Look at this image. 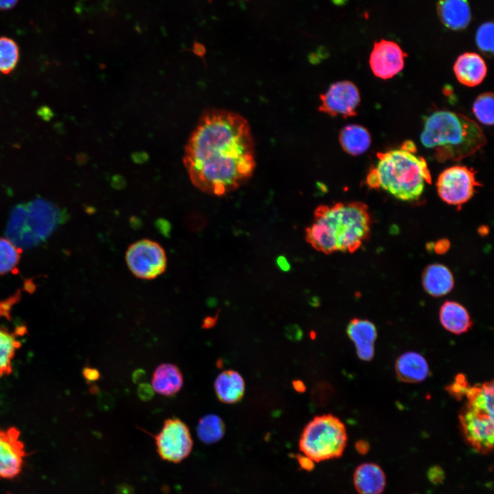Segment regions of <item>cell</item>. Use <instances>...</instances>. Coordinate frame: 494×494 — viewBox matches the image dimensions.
<instances>
[{
    "label": "cell",
    "instance_id": "cell-1",
    "mask_svg": "<svg viewBox=\"0 0 494 494\" xmlns=\"http://www.w3.org/2000/svg\"><path fill=\"white\" fill-rule=\"evenodd\" d=\"M183 161L191 183L201 191L222 196L237 189L256 167L248 121L233 111L205 112L187 140Z\"/></svg>",
    "mask_w": 494,
    "mask_h": 494
},
{
    "label": "cell",
    "instance_id": "cell-2",
    "mask_svg": "<svg viewBox=\"0 0 494 494\" xmlns=\"http://www.w3.org/2000/svg\"><path fill=\"white\" fill-rule=\"evenodd\" d=\"M370 226V215L363 202L320 205L314 211L305 238L314 249L325 254L354 252L367 239Z\"/></svg>",
    "mask_w": 494,
    "mask_h": 494
},
{
    "label": "cell",
    "instance_id": "cell-3",
    "mask_svg": "<svg viewBox=\"0 0 494 494\" xmlns=\"http://www.w3.org/2000/svg\"><path fill=\"white\" fill-rule=\"evenodd\" d=\"M377 162L366 182L373 189H382L402 201L417 200L432 176L425 159L416 154L412 141L397 149L377 153Z\"/></svg>",
    "mask_w": 494,
    "mask_h": 494
},
{
    "label": "cell",
    "instance_id": "cell-4",
    "mask_svg": "<svg viewBox=\"0 0 494 494\" xmlns=\"http://www.w3.org/2000/svg\"><path fill=\"white\" fill-rule=\"evenodd\" d=\"M420 140L441 163L460 161L486 143L483 130L475 121L447 110L435 111L426 119Z\"/></svg>",
    "mask_w": 494,
    "mask_h": 494
},
{
    "label": "cell",
    "instance_id": "cell-5",
    "mask_svg": "<svg viewBox=\"0 0 494 494\" xmlns=\"http://www.w3.org/2000/svg\"><path fill=\"white\" fill-rule=\"evenodd\" d=\"M493 382L471 386L459 414L461 430L467 443L476 452L486 454L493 449Z\"/></svg>",
    "mask_w": 494,
    "mask_h": 494
},
{
    "label": "cell",
    "instance_id": "cell-6",
    "mask_svg": "<svg viewBox=\"0 0 494 494\" xmlns=\"http://www.w3.org/2000/svg\"><path fill=\"white\" fill-rule=\"evenodd\" d=\"M58 208L44 200L17 206L6 228L8 239L19 248L30 247L45 239L60 224Z\"/></svg>",
    "mask_w": 494,
    "mask_h": 494
},
{
    "label": "cell",
    "instance_id": "cell-7",
    "mask_svg": "<svg viewBox=\"0 0 494 494\" xmlns=\"http://www.w3.org/2000/svg\"><path fill=\"white\" fill-rule=\"evenodd\" d=\"M344 424L336 416L327 414L315 416L305 427L299 439L303 454L314 462L342 456L347 443Z\"/></svg>",
    "mask_w": 494,
    "mask_h": 494
},
{
    "label": "cell",
    "instance_id": "cell-8",
    "mask_svg": "<svg viewBox=\"0 0 494 494\" xmlns=\"http://www.w3.org/2000/svg\"><path fill=\"white\" fill-rule=\"evenodd\" d=\"M125 258L130 271L140 279H154L162 274L167 267L164 248L149 239H142L130 244Z\"/></svg>",
    "mask_w": 494,
    "mask_h": 494
},
{
    "label": "cell",
    "instance_id": "cell-9",
    "mask_svg": "<svg viewBox=\"0 0 494 494\" xmlns=\"http://www.w3.org/2000/svg\"><path fill=\"white\" fill-rule=\"evenodd\" d=\"M475 172L465 166L456 165L442 172L436 180L439 197L446 203L461 207L467 202L481 185L475 179Z\"/></svg>",
    "mask_w": 494,
    "mask_h": 494
},
{
    "label": "cell",
    "instance_id": "cell-10",
    "mask_svg": "<svg viewBox=\"0 0 494 494\" xmlns=\"http://www.w3.org/2000/svg\"><path fill=\"white\" fill-rule=\"evenodd\" d=\"M160 457L178 463L191 452L193 442L188 426L177 417L166 419L157 434L154 436Z\"/></svg>",
    "mask_w": 494,
    "mask_h": 494
},
{
    "label": "cell",
    "instance_id": "cell-11",
    "mask_svg": "<svg viewBox=\"0 0 494 494\" xmlns=\"http://www.w3.org/2000/svg\"><path fill=\"white\" fill-rule=\"evenodd\" d=\"M318 110L331 116L344 118L357 115L360 95L357 87L350 81H339L332 84L327 91L320 95Z\"/></svg>",
    "mask_w": 494,
    "mask_h": 494
},
{
    "label": "cell",
    "instance_id": "cell-12",
    "mask_svg": "<svg viewBox=\"0 0 494 494\" xmlns=\"http://www.w3.org/2000/svg\"><path fill=\"white\" fill-rule=\"evenodd\" d=\"M407 54L395 41H375L370 54L369 64L373 74L381 79L393 78L404 67Z\"/></svg>",
    "mask_w": 494,
    "mask_h": 494
},
{
    "label": "cell",
    "instance_id": "cell-13",
    "mask_svg": "<svg viewBox=\"0 0 494 494\" xmlns=\"http://www.w3.org/2000/svg\"><path fill=\"white\" fill-rule=\"evenodd\" d=\"M19 436L15 427L0 430V478L13 479L21 472L27 453Z\"/></svg>",
    "mask_w": 494,
    "mask_h": 494
},
{
    "label": "cell",
    "instance_id": "cell-14",
    "mask_svg": "<svg viewBox=\"0 0 494 494\" xmlns=\"http://www.w3.org/2000/svg\"><path fill=\"white\" fill-rule=\"evenodd\" d=\"M346 333L355 344L358 357L364 361L370 360L374 356L377 335L375 325L366 319L353 318L347 326Z\"/></svg>",
    "mask_w": 494,
    "mask_h": 494
},
{
    "label": "cell",
    "instance_id": "cell-15",
    "mask_svg": "<svg viewBox=\"0 0 494 494\" xmlns=\"http://www.w3.org/2000/svg\"><path fill=\"white\" fill-rule=\"evenodd\" d=\"M454 71L460 83L473 87L484 80L487 67L480 55L474 52H465L457 58L454 64Z\"/></svg>",
    "mask_w": 494,
    "mask_h": 494
},
{
    "label": "cell",
    "instance_id": "cell-16",
    "mask_svg": "<svg viewBox=\"0 0 494 494\" xmlns=\"http://www.w3.org/2000/svg\"><path fill=\"white\" fill-rule=\"evenodd\" d=\"M436 10L441 23L451 30H462L471 21V11L467 0H438Z\"/></svg>",
    "mask_w": 494,
    "mask_h": 494
},
{
    "label": "cell",
    "instance_id": "cell-17",
    "mask_svg": "<svg viewBox=\"0 0 494 494\" xmlns=\"http://www.w3.org/2000/svg\"><path fill=\"white\" fill-rule=\"evenodd\" d=\"M353 484L359 494H381L386 484V475L378 464L365 462L355 469Z\"/></svg>",
    "mask_w": 494,
    "mask_h": 494
},
{
    "label": "cell",
    "instance_id": "cell-18",
    "mask_svg": "<svg viewBox=\"0 0 494 494\" xmlns=\"http://www.w3.org/2000/svg\"><path fill=\"white\" fill-rule=\"evenodd\" d=\"M395 372L399 379L406 383L421 382L430 374L426 360L414 351L405 352L399 357L395 364Z\"/></svg>",
    "mask_w": 494,
    "mask_h": 494
},
{
    "label": "cell",
    "instance_id": "cell-19",
    "mask_svg": "<svg viewBox=\"0 0 494 494\" xmlns=\"http://www.w3.org/2000/svg\"><path fill=\"white\" fill-rule=\"evenodd\" d=\"M151 385L158 394L171 397L178 393L183 386V376L179 368L172 363H163L153 372Z\"/></svg>",
    "mask_w": 494,
    "mask_h": 494
},
{
    "label": "cell",
    "instance_id": "cell-20",
    "mask_svg": "<svg viewBox=\"0 0 494 494\" xmlns=\"http://www.w3.org/2000/svg\"><path fill=\"white\" fill-rule=\"evenodd\" d=\"M215 395L222 403H235L242 399L245 392V383L242 375L233 370L221 372L214 381Z\"/></svg>",
    "mask_w": 494,
    "mask_h": 494
},
{
    "label": "cell",
    "instance_id": "cell-21",
    "mask_svg": "<svg viewBox=\"0 0 494 494\" xmlns=\"http://www.w3.org/2000/svg\"><path fill=\"white\" fill-rule=\"evenodd\" d=\"M423 285L425 290L432 296H443L448 294L454 287V278L446 266L434 263L428 266L423 274Z\"/></svg>",
    "mask_w": 494,
    "mask_h": 494
},
{
    "label": "cell",
    "instance_id": "cell-22",
    "mask_svg": "<svg viewBox=\"0 0 494 494\" xmlns=\"http://www.w3.org/2000/svg\"><path fill=\"white\" fill-rule=\"evenodd\" d=\"M439 319L442 326L454 334H462L471 327L473 322L467 310L455 301H446L440 307Z\"/></svg>",
    "mask_w": 494,
    "mask_h": 494
},
{
    "label": "cell",
    "instance_id": "cell-23",
    "mask_svg": "<svg viewBox=\"0 0 494 494\" xmlns=\"http://www.w3.org/2000/svg\"><path fill=\"white\" fill-rule=\"evenodd\" d=\"M339 141L342 149L352 156L364 154L371 144L369 132L357 124L345 126L340 132Z\"/></svg>",
    "mask_w": 494,
    "mask_h": 494
},
{
    "label": "cell",
    "instance_id": "cell-24",
    "mask_svg": "<svg viewBox=\"0 0 494 494\" xmlns=\"http://www.w3.org/2000/svg\"><path fill=\"white\" fill-rule=\"evenodd\" d=\"M21 329L10 332L5 327L0 326V377L12 372V360L17 349L21 346L18 336Z\"/></svg>",
    "mask_w": 494,
    "mask_h": 494
},
{
    "label": "cell",
    "instance_id": "cell-25",
    "mask_svg": "<svg viewBox=\"0 0 494 494\" xmlns=\"http://www.w3.org/2000/svg\"><path fill=\"white\" fill-rule=\"evenodd\" d=\"M196 432L202 443L213 444L224 436L225 425L219 416L214 414H207L198 421Z\"/></svg>",
    "mask_w": 494,
    "mask_h": 494
},
{
    "label": "cell",
    "instance_id": "cell-26",
    "mask_svg": "<svg viewBox=\"0 0 494 494\" xmlns=\"http://www.w3.org/2000/svg\"><path fill=\"white\" fill-rule=\"evenodd\" d=\"M17 43L7 36H0V75H8L14 70L19 60Z\"/></svg>",
    "mask_w": 494,
    "mask_h": 494
},
{
    "label": "cell",
    "instance_id": "cell-27",
    "mask_svg": "<svg viewBox=\"0 0 494 494\" xmlns=\"http://www.w3.org/2000/svg\"><path fill=\"white\" fill-rule=\"evenodd\" d=\"M493 94L486 92L479 95L473 102L472 110L476 119L482 124L493 126Z\"/></svg>",
    "mask_w": 494,
    "mask_h": 494
},
{
    "label": "cell",
    "instance_id": "cell-28",
    "mask_svg": "<svg viewBox=\"0 0 494 494\" xmlns=\"http://www.w3.org/2000/svg\"><path fill=\"white\" fill-rule=\"evenodd\" d=\"M20 248L8 238H0V274L13 269L20 258Z\"/></svg>",
    "mask_w": 494,
    "mask_h": 494
},
{
    "label": "cell",
    "instance_id": "cell-29",
    "mask_svg": "<svg viewBox=\"0 0 494 494\" xmlns=\"http://www.w3.org/2000/svg\"><path fill=\"white\" fill-rule=\"evenodd\" d=\"M493 22L486 21L478 27L475 34L477 47L487 57L493 54Z\"/></svg>",
    "mask_w": 494,
    "mask_h": 494
},
{
    "label": "cell",
    "instance_id": "cell-30",
    "mask_svg": "<svg viewBox=\"0 0 494 494\" xmlns=\"http://www.w3.org/2000/svg\"><path fill=\"white\" fill-rule=\"evenodd\" d=\"M470 386L471 385L464 375L460 374L456 376L454 381L447 388V390L451 395L460 399L464 397Z\"/></svg>",
    "mask_w": 494,
    "mask_h": 494
},
{
    "label": "cell",
    "instance_id": "cell-31",
    "mask_svg": "<svg viewBox=\"0 0 494 494\" xmlns=\"http://www.w3.org/2000/svg\"><path fill=\"white\" fill-rule=\"evenodd\" d=\"M154 392L152 385L146 382H142L138 386L137 395L143 401H147L150 400L154 397Z\"/></svg>",
    "mask_w": 494,
    "mask_h": 494
},
{
    "label": "cell",
    "instance_id": "cell-32",
    "mask_svg": "<svg viewBox=\"0 0 494 494\" xmlns=\"http://www.w3.org/2000/svg\"><path fill=\"white\" fill-rule=\"evenodd\" d=\"M297 460L298 461L300 466L303 469L309 471L313 469V467L314 465V462L311 459H310L309 457L306 456L305 455H304V454L298 455Z\"/></svg>",
    "mask_w": 494,
    "mask_h": 494
},
{
    "label": "cell",
    "instance_id": "cell-33",
    "mask_svg": "<svg viewBox=\"0 0 494 494\" xmlns=\"http://www.w3.org/2000/svg\"><path fill=\"white\" fill-rule=\"evenodd\" d=\"M83 375L86 379L89 381H96L99 378L100 376L99 373L97 369L90 367L84 369Z\"/></svg>",
    "mask_w": 494,
    "mask_h": 494
},
{
    "label": "cell",
    "instance_id": "cell-34",
    "mask_svg": "<svg viewBox=\"0 0 494 494\" xmlns=\"http://www.w3.org/2000/svg\"><path fill=\"white\" fill-rule=\"evenodd\" d=\"M277 267L283 272H288L291 268L290 263L283 255H279L276 259Z\"/></svg>",
    "mask_w": 494,
    "mask_h": 494
},
{
    "label": "cell",
    "instance_id": "cell-35",
    "mask_svg": "<svg viewBox=\"0 0 494 494\" xmlns=\"http://www.w3.org/2000/svg\"><path fill=\"white\" fill-rule=\"evenodd\" d=\"M429 478L434 482H440L443 478V473L438 467H434L429 471Z\"/></svg>",
    "mask_w": 494,
    "mask_h": 494
},
{
    "label": "cell",
    "instance_id": "cell-36",
    "mask_svg": "<svg viewBox=\"0 0 494 494\" xmlns=\"http://www.w3.org/2000/svg\"><path fill=\"white\" fill-rule=\"evenodd\" d=\"M132 380L136 384H141L145 382L146 378L145 372L143 369H137L132 373Z\"/></svg>",
    "mask_w": 494,
    "mask_h": 494
},
{
    "label": "cell",
    "instance_id": "cell-37",
    "mask_svg": "<svg viewBox=\"0 0 494 494\" xmlns=\"http://www.w3.org/2000/svg\"><path fill=\"white\" fill-rule=\"evenodd\" d=\"M287 334L290 336L291 338L298 339L301 338L302 332L297 325H292L287 329Z\"/></svg>",
    "mask_w": 494,
    "mask_h": 494
},
{
    "label": "cell",
    "instance_id": "cell-38",
    "mask_svg": "<svg viewBox=\"0 0 494 494\" xmlns=\"http://www.w3.org/2000/svg\"><path fill=\"white\" fill-rule=\"evenodd\" d=\"M19 0H0V10H6L12 8Z\"/></svg>",
    "mask_w": 494,
    "mask_h": 494
},
{
    "label": "cell",
    "instance_id": "cell-39",
    "mask_svg": "<svg viewBox=\"0 0 494 494\" xmlns=\"http://www.w3.org/2000/svg\"><path fill=\"white\" fill-rule=\"evenodd\" d=\"M356 450L361 454L367 453L369 449V445L364 440H359L355 445Z\"/></svg>",
    "mask_w": 494,
    "mask_h": 494
},
{
    "label": "cell",
    "instance_id": "cell-40",
    "mask_svg": "<svg viewBox=\"0 0 494 494\" xmlns=\"http://www.w3.org/2000/svg\"><path fill=\"white\" fill-rule=\"evenodd\" d=\"M293 388L298 392H303L305 390V386L301 380H295L292 382Z\"/></svg>",
    "mask_w": 494,
    "mask_h": 494
},
{
    "label": "cell",
    "instance_id": "cell-41",
    "mask_svg": "<svg viewBox=\"0 0 494 494\" xmlns=\"http://www.w3.org/2000/svg\"><path fill=\"white\" fill-rule=\"evenodd\" d=\"M215 320L216 318H214V317H208L205 318L203 322V328L209 329L213 327L215 324Z\"/></svg>",
    "mask_w": 494,
    "mask_h": 494
},
{
    "label": "cell",
    "instance_id": "cell-42",
    "mask_svg": "<svg viewBox=\"0 0 494 494\" xmlns=\"http://www.w3.org/2000/svg\"><path fill=\"white\" fill-rule=\"evenodd\" d=\"M318 54L322 57L325 58L329 56L328 50L323 46H320L317 49Z\"/></svg>",
    "mask_w": 494,
    "mask_h": 494
},
{
    "label": "cell",
    "instance_id": "cell-43",
    "mask_svg": "<svg viewBox=\"0 0 494 494\" xmlns=\"http://www.w3.org/2000/svg\"><path fill=\"white\" fill-rule=\"evenodd\" d=\"M333 5L337 6L344 5L349 0H331Z\"/></svg>",
    "mask_w": 494,
    "mask_h": 494
},
{
    "label": "cell",
    "instance_id": "cell-44",
    "mask_svg": "<svg viewBox=\"0 0 494 494\" xmlns=\"http://www.w3.org/2000/svg\"><path fill=\"white\" fill-rule=\"evenodd\" d=\"M245 1H248V0H245Z\"/></svg>",
    "mask_w": 494,
    "mask_h": 494
}]
</instances>
